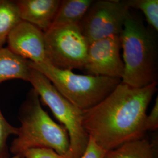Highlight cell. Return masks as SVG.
Returning a JSON list of instances; mask_svg holds the SVG:
<instances>
[{
	"label": "cell",
	"mask_w": 158,
	"mask_h": 158,
	"mask_svg": "<svg viewBox=\"0 0 158 158\" xmlns=\"http://www.w3.org/2000/svg\"><path fill=\"white\" fill-rule=\"evenodd\" d=\"M157 85L135 88L121 82L102 101L83 111L85 131L107 151L145 136L147 108Z\"/></svg>",
	"instance_id": "cell-1"
},
{
	"label": "cell",
	"mask_w": 158,
	"mask_h": 158,
	"mask_svg": "<svg viewBox=\"0 0 158 158\" xmlns=\"http://www.w3.org/2000/svg\"><path fill=\"white\" fill-rule=\"evenodd\" d=\"M21 125L12 141L10 152L23 158L24 153L35 148H48L60 155L69 149L68 131L57 124L43 109L40 98L33 89L29 91L18 112Z\"/></svg>",
	"instance_id": "cell-2"
},
{
	"label": "cell",
	"mask_w": 158,
	"mask_h": 158,
	"mask_svg": "<svg viewBox=\"0 0 158 158\" xmlns=\"http://www.w3.org/2000/svg\"><path fill=\"white\" fill-rule=\"evenodd\" d=\"M119 37L124 64L121 83L135 88L157 83L158 44L151 29L130 12Z\"/></svg>",
	"instance_id": "cell-3"
},
{
	"label": "cell",
	"mask_w": 158,
	"mask_h": 158,
	"mask_svg": "<svg viewBox=\"0 0 158 158\" xmlns=\"http://www.w3.org/2000/svg\"><path fill=\"white\" fill-rule=\"evenodd\" d=\"M29 64L44 74L63 96L83 111L102 101L121 82L118 78L74 73L72 70L56 68L49 62L29 61Z\"/></svg>",
	"instance_id": "cell-4"
},
{
	"label": "cell",
	"mask_w": 158,
	"mask_h": 158,
	"mask_svg": "<svg viewBox=\"0 0 158 158\" xmlns=\"http://www.w3.org/2000/svg\"><path fill=\"white\" fill-rule=\"evenodd\" d=\"M40 98L67 130L70 158H80L89 140L83 126V111L63 96L44 74L31 67L29 81Z\"/></svg>",
	"instance_id": "cell-5"
},
{
	"label": "cell",
	"mask_w": 158,
	"mask_h": 158,
	"mask_svg": "<svg viewBox=\"0 0 158 158\" xmlns=\"http://www.w3.org/2000/svg\"><path fill=\"white\" fill-rule=\"evenodd\" d=\"M44 36L48 62L60 69L83 70L89 44L79 25L51 28Z\"/></svg>",
	"instance_id": "cell-6"
},
{
	"label": "cell",
	"mask_w": 158,
	"mask_h": 158,
	"mask_svg": "<svg viewBox=\"0 0 158 158\" xmlns=\"http://www.w3.org/2000/svg\"><path fill=\"white\" fill-rule=\"evenodd\" d=\"M127 1H93L79 23L89 44L113 35H119L130 14Z\"/></svg>",
	"instance_id": "cell-7"
},
{
	"label": "cell",
	"mask_w": 158,
	"mask_h": 158,
	"mask_svg": "<svg viewBox=\"0 0 158 158\" xmlns=\"http://www.w3.org/2000/svg\"><path fill=\"white\" fill-rule=\"evenodd\" d=\"M119 35L97 40L89 44L83 70L87 74L121 79L124 64L120 55Z\"/></svg>",
	"instance_id": "cell-8"
},
{
	"label": "cell",
	"mask_w": 158,
	"mask_h": 158,
	"mask_svg": "<svg viewBox=\"0 0 158 158\" xmlns=\"http://www.w3.org/2000/svg\"><path fill=\"white\" fill-rule=\"evenodd\" d=\"M7 48L19 56L34 63L48 62L44 32L29 23L21 21L8 36Z\"/></svg>",
	"instance_id": "cell-9"
},
{
	"label": "cell",
	"mask_w": 158,
	"mask_h": 158,
	"mask_svg": "<svg viewBox=\"0 0 158 158\" xmlns=\"http://www.w3.org/2000/svg\"><path fill=\"white\" fill-rule=\"evenodd\" d=\"M15 2L21 21L45 32L52 25L61 1L17 0Z\"/></svg>",
	"instance_id": "cell-10"
},
{
	"label": "cell",
	"mask_w": 158,
	"mask_h": 158,
	"mask_svg": "<svg viewBox=\"0 0 158 158\" xmlns=\"http://www.w3.org/2000/svg\"><path fill=\"white\" fill-rule=\"evenodd\" d=\"M29 62L7 48H0V84L12 79L29 81L31 70Z\"/></svg>",
	"instance_id": "cell-11"
},
{
	"label": "cell",
	"mask_w": 158,
	"mask_h": 158,
	"mask_svg": "<svg viewBox=\"0 0 158 158\" xmlns=\"http://www.w3.org/2000/svg\"><path fill=\"white\" fill-rule=\"evenodd\" d=\"M93 2V0L61 1L51 28L79 25Z\"/></svg>",
	"instance_id": "cell-12"
},
{
	"label": "cell",
	"mask_w": 158,
	"mask_h": 158,
	"mask_svg": "<svg viewBox=\"0 0 158 158\" xmlns=\"http://www.w3.org/2000/svg\"><path fill=\"white\" fill-rule=\"evenodd\" d=\"M104 158H156L155 147L145 136L108 151Z\"/></svg>",
	"instance_id": "cell-13"
},
{
	"label": "cell",
	"mask_w": 158,
	"mask_h": 158,
	"mask_svg": "<svg viewBox=\"0 0 158 158\" xmlns=\"http://www.w3.org/2000/svg\"><path fill=\"white\" fill-rule=\"evenodd\" d=\"M21 21L15 1L0 0V48L12 30Z\"/></svg>",
	"instance_id": "cell-14"
},
{
	"label": "cell",
	"mask_w": 158,
	"mask_h": 158,
	"mask_svg": "<svg viewBox=\"0 0 158 158\" xmlns=\"http://www.w3.org/2000/svg\"><path fill=\"white\" fill-rule=\"evenodd\" d=\"M130 8L141 11L151 29L158 32V0H127Z\"/></svg>",
	"instance_id": "cell-15"
},
{
	"label": "cell",
	"mask_w": 158,
	"mask_h": 158,
	"mask_svg": "<svg viewBox=\"0 0 158 158\" xmlns=\"http://www.w3.org/2000/svg\"><path fill=\"white\" fill-rule=\"evenodd\" d=\"M18 128L10 124L0 108V158L10 157L7 141L11 135H17Z\"/></svg>",
	"instance_id": "cell-16"
},
{
	"label": "cell",
	"mask_w": 158,
	"mask_h": 158,
	"mask_svg": "<svg viewBox=\"0 0 158 158\" xmlns=\"http://www.w3.org/2000/svg\"><path fill=\"white\" fill-rule=\"evenodd\" d=\"M23 158H70L66 154L60 155L48 148H35L24 153Z\"/></svg>",
	"instance_id": "cell-17"
},
{
	"label": "cell",
	"mask_w": 158,
	"mask_h": 158,
	"mask_svg": "<svg viewBox=\"0 0 158 158\" xmlns=\"http://www.w3.org/2000/svg\"><path fill=\"white\" fill-rule=\"evenodd\" d=\"M107 152L98 145L93 138L89 136L87 145L80 158H104Z\"/></svg>",
	"instance_id": "cell-18"
},
{
	"label": "cell",
	"mask_w": 158,
	"mask_h": 158,
	"mask_svg": "<svg viewBox=\"0 0 158 158\" xmlns=\"http://www.w3.org/2000/svg\"><path fill=\"white\" fill-rule=\"evenodd\" d=\"M158 128V97H156L153 107L145 120V129L147 131H155Z\"/></svg>",
	"instance_id": "cell-19"
},
{
	"label": "cell",
	"mask_w": 158,
	"mask_h": 158,
	"mask_svg": "<svg viewBox=\"0 0 158 158\" xmlns=\"http://www.w3.org/2000/svg\"><path fill=\"white\" fill-rule=\"evenodd\" d=\"M21 158L20 157H19L18 156H16V155H15V156H13L12 157H10V158Z\"/></svg>",
	"instance_id": "cell-20"
}]
</instances>
